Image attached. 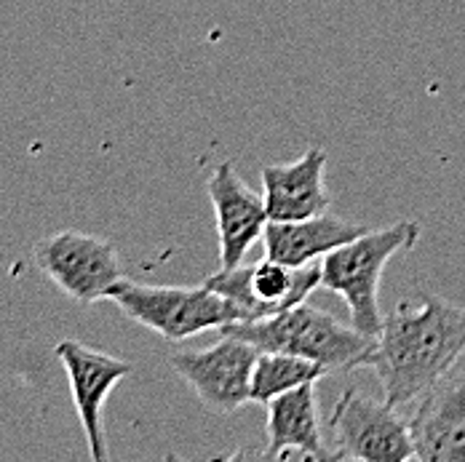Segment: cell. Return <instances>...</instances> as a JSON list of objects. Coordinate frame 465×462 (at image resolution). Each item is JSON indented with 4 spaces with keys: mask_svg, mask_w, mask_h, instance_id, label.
Returning a JSON list of instances; mask_svg holds the SVG:
<instances>
[{
    "mask_svg": "<svg viewBox=\"0 0 465 462\" xmlns=\"http://www.w3.org/2000/svg\"><path fill=\"white\" fill-rule=\"evenodd\" d=\"M465 353V308L425 291L422 302H399L374 337L372 367L385 401L396 409L422 398Z\"/></svg>",
    "mask_w": 465,
    "mask_h": 462,
    "instance_id": "6da1fadb",
    "label": "cell"
},
{
    "mask_svg": "<svg viewBox=\"0 0 465 462\" xmlns=\"http://www.w3.org/2000/svg\"><path fill=\"white\" fill-rule=\"evenodd\" d=\"M420 241V222L415 220H399L393 225H385L380 231H364L353 241L337 246L322 257V286L331 294H337L348 310L351 324L359 331L377 337L382 329L380 313V283L388 262L415 249Z\"/></svg>",
    "mask_w": 465,
    "mask_h": 462,
    "instance_id": "7a4b0ae2",
    "label": "cell"
},
{
    "mask_svg": "<svg viewBox=\"0 0 465 462\" xmlns=\"http://www.w3.org/2000/svg\"><path fill=\"white\" fill-rule=\"evenodd\" d=\"M220 331L241 337L260 350L311 359L329 371L361 369L374 348V337L359 331L353 324L337 321L308 302H300L273 319L235 321Z\"/></svg>",
    "mask_w": 465,
    "mask_h": 462,
    "instance_id": "3957f363",
    "label": "cell"
},
{
    "mask_svg": "<svg viewBox=\"0 0 465 462\" xmlns=\"http://www.w3.org/2000/svg\"><path fill=\"white\" fill-rule=\"evenodd\" d=\"M110 300L124 316L172 342L241 321L238 308L206 280L201 286H155L124 278Z\"/></svg>",
    "mask_w": 465,
    "mask_h": 462,
    "instance_id": "277c9868",
    "label": "cell"
},
{
    "mask_svg": "<svg viewBox=\"0 0 465 462\" xmlns=\"http://www.w3.org/2000/svg\"><path fill=\"white\" fill-rule=\"evenodd\" d=\"M331 436L337 460L407 462L415 460L410 422L388 401L348 388L331 409Z\"/></svg>",
    "mask_w": 465,
    "mask_h": 462,
    "instance_id": "5b68a950",
    "label": "cell"
},
{
    "mask_svg": "<svg viewBox=\"0 0 465 462\" xmlns=\"http://www.w3.org/2000/svg\"><path fill=\"white\" fill-rule=\"evenodd\" d=\"M35 262L70 300L81 305L110 300V291L126 278L118 249L92 232H51L38 241Z\"/></svg>",
    "mask_w": 465,
    "mask_h": 462,
    "instance_id": "8992f818",
    "label": "cell"
},
{
    "mask_svg": "<svg viewBox=\"0 0 465 462\" xmlns=\"http://www.w3.org/2000/svg\"><path fill=\"white\" fill-rule=\"evenodd\" d=\"M206 283L231 300L241 321H262L305 302L308 294L322 286V265L294 268L265 257L252 265L220 268Z\"/></svg>",
    "mask_w": 465,
    "mask_h": 462,
    "instance_id": "52a82bcc",
    "label": "cell"
},
{
    "mask_svg": "<svg viewBox=\"0 0 465 462\" xmlns=\"http://www.w3.org/2000/svg\"><path fill=\"white\" fill-rule=\"evenodd\" d=\"M260 359V348L225 334L220 342L203 350H183L169 361L190 385L203 407L217 415H232L252 401V379Z\"/></svg>",
    "mask_w": 465,
    "mask_h": 462,
    "instance_id": "ba28073f",
    "label": "cell"
},
{
    "mask_svg": "<svg viewBox=\"0 0 465 462\" xmlns=\"http://www.w3.org/2000/svg\"><path fill=\"white\" fill-rule=\"evenodd\" d=\"M56 359L62 361L64 374L73 388V404L81 419L89 457L94 462H104L110 457L107 438L102 428V409L113 388L132 374V364L115 356H107L102 350H94L78 339H62L56 345Z\"/></svg>",
    "mask_w": 465,
    "mask_h": 462,
    "instance_id": "9c48e42d",
    "label": "cell"
},
{
    "mask_svg": "<svg viewBox=\"0 0 465 462\" xmlns=\"http://www.w3.org/2000/svg\"><path fill=\"white\" fill-rule=\"evenodd\" d=\"M206 192L214 209L217 222V241H220V265L238 268L246 251L265 235L271 222L265 198H260L246 185L232 163H220L209 182Z\"/></svg>",
    "mask_w": 465,
    "mask_h": 462,
    "instance_id": "30bf717a",
    "label": "cell"
},
{
    "mask_svg": "<svg viewBox=\"0 0 465 462\" xmlns=\"http://www.w3.org/2000/svg\"><path fill=\"white\" fill-rule=\"evenodd\" d=\"M410 433L418 462H465V371H450L420 398Z\"/></svg>",
    "mask_w": 465,
    "mask_h": 462,
    "instance_id": "8fae6325",
    "label": "cell"
},
{
    "mask_svg": "<svg viewBox=\"0 0 465 462\" xmlns=\"http://www.w3.org/2000/svg\"><path fill=\"white\" fill-rule=\"evenodd\" d=\"M326 150L308 147L292 163H268L260 169L268 217L273 222H294L326 214L331 198L324 187Z\"/></svg>",
    "mask_w": 465,
    "mask_h": 462,
    "instance_id": "7c38bea8",
    "label": "cell"
},
{
    "mask_svg": "<svg viewBox=\"0 0 465 462\" xmlns=\"http://www.w3.org/2000/svg\"><path fill=\"white\" fill-rule=\"evenodd\" d=\"M268 447L265 460L305 457V460H337L334 449H326L319 419L316 382L286 390L268 404Z\"/></svg>",
    "mask_w": 465,
    "mask_h": 462,
    "instance_id": "4fadbf2b",
    "label": "cell"
},
{
    "mask_svg": "<svg viewBox=\"0 0 465 462\" xmlns=\"http://www.w3.org/2000/svg\"><path fill=\"white\" fill-rule=\"evenodd\" d=\"M364 228L345 222L334 214H319L311 220H294V222H268L265 228V254L271 260H279L283 265H313L316 260L326 257L337 246L353 241L361 235Z\"/></svg>",
    "mask_w": 465,
    "mask_h": 462,
    "instance_id": "5bb4252c",
    "label": "cell"
},
{
    "mask_svg": "<svg viewBox=\"0 0 465 462\" xmlns=\"http://www.w3.org/2000/svg\"><path fill=\"white\" fill-rule=\"evenodd\" d=\"M326 371H329L326 367L302 356L260 350L254 379H252V401L268 407L276 396L286 390H294L308 382H319L322 377H326Z\"/></svg>",
    "mask_w": 465,
    "mask_h": 462,
    "instance_id": "9a60e30c",
    "label": "cell"
}]
</instances>
